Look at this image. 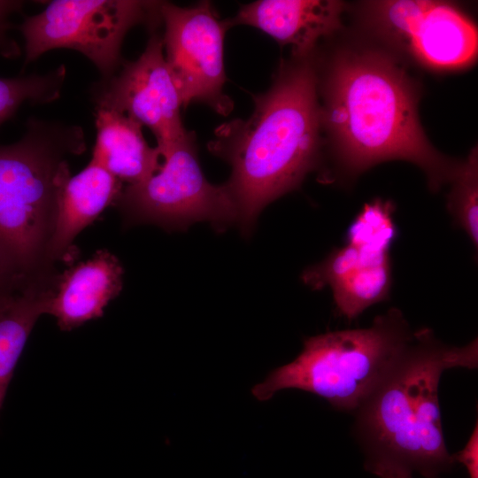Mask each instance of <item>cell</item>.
I'll use <instances>...</instances> for the list:
<instances>
[{
	"label": "cell",
	"instance_id": "obj_16",
	"mask_svg": "<svg viewBox=\"0 0 478 478\" xmlns=\"http://www.w3.org/2000/svg\"><path fill=\"white\" fill-rule=\"evenodd\" d=\"M392 282L390 260L360 265L330 288L339 313L356 319L369 306L388 299Z\"/></svg>",
	"mask_w": 478,
	"mask_h": 478
},
{
	"label": "cell",
	"instance_id": "obj_15",
	"mask_svg": "<svg viewBox=\"0 0 478 478\" xmlns=\"http://www.w3.org/2000/svg\"><path fill=\"white\" fill-rule=\"evenodd\" d=\"M55 289H27L0 301V411L15 367L39 317L47 313Z\"/></svg>",
	"mask_w": 478,
	"mask_h": 478
},
{
	"label": "cell",
	"instance_id": "obj_8",
	"mask_svg": "<svg viewBox=\"0 0 478 478\" xmlns=\"http://www.w3.org/2000/svg\"><path fill=\"white\" fill-rule=\"evenodd\" d=\"M160 169L123 188L116 205L126 224L152 223L166 230H185L197 221H208L223 231L236 223V211L225 188L204 177L192 131L162 158Z\"/></svg>",
	"mask_w": 478,
	"mask_h": 478
},
{
	"label": "cell",
	"instance_id": "obj_23",
	"mask_svg": "<svg viewBox=\"0 0 478 478\" xmlns=\"http://www.w3.org/2000/svg\"><path fill=\"white\" fill-rule=\"evenodd\" d=\"M19 291L15 282L0 268V301Z\"/></svg>",
	"mask_w": 478,
	"mask_h": 478
},
{
	"label": "cell",
	"instance_id": "obj_13",
	"mask_svg": "<svg viewBox=\"0 0 478 478\" xmlns=\"http://www.w3.org/2000/svg\"><path fill=\"white\" fill-rule=\"evenodd\" d=\"M123 183L99 165L90 161L70 176L58 202L50 255L53 263L73 265L78 256L74 240L110 205L115 204Z\"/></svg>",
	"mask_w": 478,
	"mask_h": 478
},
{
	"label": "cell",
	"instance_id": "obj_6",
	"mask_svg": "<svg viewBox=\"0 0 478 478\" xmlns=\"http://www.w3.org/2000/svg\"><path fill=\"white\" fill-rule=\"evenodd\" d=\"M362 35L436 73L466 69L478 52L477 27L459 4L435 0H372L354 5Z\"/></svg>",
	"mask_w": 478,
	"mask_h": 478
},
{
	"label": "cell",
	"instance_id": "obj_11",
	"mask_svg": "<svg viewBox=\"0 0 478 478\" xmlns=\"http://www.w3.org/2000/svg\"><path fill=\"white\" fill-rule=\"evenodd\" d=\"M347 3L336 0H259L242 5L227 27L247 25L262 30L281 45L291 46L294 57L317 50L319 42L343 27Z\"/></svg>",
	"mask_w": 478,
	"mask_h": 478
},
{
	"label": "cell",
	"instance_id": "obj_1",
	"mask_svg": "<svg viewBox=\"0 0 478 478\" xmlns=\"http://www.w3.org/2000/svg\"><path fill=\"white\" fill-rule=\"evenodd\" d=\"M320 122L339 173L353 179L374 166L405 160L436 191L460 161L439 152L420 121V88L406 63L360 35L315 54Z\"/></svg>",
	"mask_w": 478,
	"mask_h": 478
},
{
	"label": "cell",
	"instance_id": "obj_10",
	"mask_svg": "<svg viewBox=\"0 0 478 478\" xmlns=\"http://www.w3.org/2000/svg\"><path fill=\"white\" fill-rule=\"evenodd\" d=\"M96 107L113 110L147 127L163 158L187 130L181 118V101L166 64L162 35L151 32L146 47L135 61L92 89Z\"/></svg>",
	"mask_w": 478,
	"mask_h": 478
},
{
	"label": "cell",
	"instance_id": "obj_2",
	"mask_svg": "<svg viewBox=\"0 0 478 478\" xmlns=\"http://www.w3.org/2000/svg\"><path fill=\"white\" fill-rule=\"evenodd\" d=\"M315 54L281 61L269 89L252 96V114L218 127L207 145L232 168L223 185L244 235L268 204L320 166L325 140Z\"/></svg>",
	"mask_w": 478,
	"mask_h": 478
},
{
	"label": "cell",
	"instance_id": "obj_3",
	"mask_svg": "<svg viewBox=\"0 0 478 478\" xmlns=\"http://www.w3.org/2000/svg\"><path fill=\"white\" fill-rule=\"evenodd\" d=\"M477 366L476 338L451 346L429 328L414 331L391 370L354 412V435L366 459H387L424 478L449 472L455 463L443 433L440 379L448 369Z\"/></svg>",
	"mask_w": 478,
	"mask_h": 478
},
{
	"label": "cell",
	"instance_id": "obj_20",
	"mask_svg": "<svg viewBox=\"0 0 478 478\" xmlns=\"http://www.w3.org/2000/svg\"><path fill=\"white\" fill-rule=\"evenodd\" d=\"M22 5L21 1L0 0V55L6 58H15L20 55L19 46L9 33L13 27L11 17L20 12Z\"/></svg>",
	"mask_w": 478,
	"mask_h": 478
},
{
	"label": "cell",
	"instance_id": "obj_17",
	"mask_svg": "<svg viewBox=\"0 0 478 478\" xmlns=\"http://www.w3.org/2000/svg\"><path fill=\"white\" fill-rule=\"evenodd\" d=\"M394 211L390 200L374 198L365 204L347 229L346 244L368 253L389 254L397 235Z\"/></svg>",
	"mask_w": 478,
	"mask_h": 478
},
{
	"label": "cell",
	"instance_id": "obj_21",
	"mask_svg": "<svg viewBox=\"0 0 478 478\" xmlns=\"http://www.w3.org/2000/svg\"><path fill=\"white\" fill-rule=\"evenodd\" d=\"M453 462L461 463L466 468L469 478H478V424L473 429L462 450L451 454Z\"/></svg>",
	"mask_w": 478,
	"mask_h": 478
},
{
	"label": "cell",
	"instance_id": "obj_19",
	"mask_svg": "<svg viewBox=\"0 0 478 478\" xmlns=\"http://www.w3.org/2000/svg\"><path fill=\"white\" fill-rule=\"evenodd\" d=\"M447 208L455 222L467 234L474 246L478 244V151L474 147L451 181Z\"/></svg>",
	"mask_w": 478,
	"mask_h": 478
},
{
	"label": "cell",
	"instance_id": "obj_4",
	"mask_svg": "<svg viewBox=\"0 0 478 478\" xmlns=\"http://www.w3.org/2000/svg\"><path fill=\"white\" fill-rule=\"evenodd\" d=\"M85 150L81 127L36 118L19 141L0 145V268L20 290L56 287L50 249L67 159Z\"/></svg>",
	"mask_w": 478,
	"mask_h": 478
},
{
	"label": "cell",
	"instance_id": "obj_14",
	"mask_svg": "<svg viewBox=\"0 0 478 478\" xmlns=\"http://www.w3.org/2000/svg\"><path fill=\"white\" fill-rule=\"evenodd\" d=\"M96 142L92 162L99 165L120 181L140 183L161 167L157 147L146 142L142 125L121 112L96 107Z\"/></svg>",
	"mask_w": 478,
	"mask_h": 478
},
{
	"label": "cell",
	"instance_id": "obj_12",
	"mask_svg": "<svg viewBox=\"0 0 478 478\" xmlns=\"http://www.w3.org/2000/svg\"><path fill=\"white\" fill-rule=\"evenodd\" d=\"M123 273L118 258L107 250L70 266L58 277L48 314L56 318L62 331L102 317L122 289Z\"/></svg>",
	"mask_w": 478,
	"mask_h": 478
},
{
	"label": "cell",
	"instance_id": "obj_9",
	"mask_svg": "<svg viewBox=\"0 0 478 478\" xmlns=\"http://www.w3.org/2000/svg\"><path fill=\"white\" fill-rule=\"evenodd\" d=\"M164 54L181 105L202 103L221 115L233 109L223 87L224 36L228 29L208 1L193 7L160 3Z\"/></svg>",
	"mask_w": 478,
	"mask_h": 478
},
{
	"label": "cell",
	"instance_id": "obj_22",
	"mask_svg": "<svg viewBox=\"0 0 478 478\" xmlns=\"http://www.w3.org/2000/svg\"><path fill=\"white\" fill-rule=\"evenodd\" d=\"M364 467L379 478H413L410 469L387 459H365Z\"/></svg>",
	"mask_w": 478,
	"mask_h": 478
},
{
	"label": "cell",
	"instance_id": "obj_7",
	"mask_svg": "<svg viewBox=\"0 0 478 478\" xmlns=\"http://www.w3.org/2000/svg\"><path fill=\"white\" fill-rule=\"evenodd\" d=\"M158 1L56 0L18 27L25 43L24 66L54 49L83 54L98 69L102 80L120 68L121 46L128 31L162 25Z\"/></svg>",
	"mask_w": 478,
	"mask_h": 478
},
{
	"label": "cell",
	"instance_id": "obj_18",
	"mask_svg": "<svg viewBox=\"0 0 478 478\" xmlns=\"http://www.w3.org/2000/svg\"><path fill=\"white\" fill-rule=\"evenodd\" d=\"M66 74L62 65L44 74L0 78V127L25 103L48 104L57 100Z\"/></svg>",
	"mask_w": 478,
	"mask_h": 478
},
{
	"label": "cell",
	"instance_id": "obj_5",
	"mask_svg": "<svg viewBox=\"0 0 478 478\" xmlns=\"http://www.w3.org/2000/svg\"><path fill=\"white\" fill-rule=\"evenodd\" d=\"M414 337L397 308L366 328L327 332L304 341L299 355L271 371L252 395L266 401L282 389L315 394L335 409L355 412L383 381Z\"/></svg>",
	"mask_w": 478,
	"mask_h": 478
}]
</instances>
